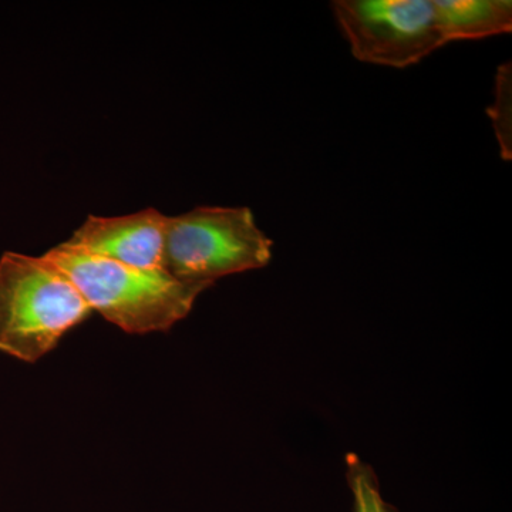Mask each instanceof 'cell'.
Listing matches in <instances>:
<instances>
[{
    "instance_id": "cell-1",
    "label": "cell",
    "mask_w": 512,
    "mask_h": 512,
    "mask_svg": "<svg viewBox=\"0 0 512 512\" xmlns=\"http://www.w3.org/2000/svg\"><path fill=\"white\" fill-rule=\"evenodd\" d=\"M45 255L72 279L92 311L133 335L173 328L210 288L178 281L165 271H148L89 255L66 242Z\"/></svg>"
},
{
    "instance_id": "cell-2",
    "label": "cell",
    "mask_w": 512,
    "mask_h": 512,
    "mask_svg": "<svg viewBox=\"0 0 512 512\" xmlns=\"http://www.w3.org/2000/svg\"><path fill=\"white\" fill-rule=\"evenodd\" d=\"M90 313L72 279L46 255L0 258V352L35 363Z\"/></svg>"
},
{
    "instance_id": "cell-3",
    "label": "cell",
    "mask_w": 512,
    "mask_h": 512,
    "mask_svg": "<svg viewBox=\"0 0 512 512\" xmlns=\"http://www.w3.org/2000/svg\"><path fill=\"white\" fill-rule=\"evenodd\" d=\"M274 241L247 207H198L165 218L163 269L187 284L265 268Z\"/></svg>"
},
{
    "instance_id": "cell-4",
    "label": "cell",
    "mask_w": 512,
    "mask_h": 512,
    "mask_svg": "<svg viewBox=\"0 0 512 512\" xmlns=\"http://www.w3.org/2000/svg\"><path fill=\"white\" fill-rule=\"evenodd\" d=\"M332 10L363 63L404 69L447 43L433 0H336Z\"/></svg>"
},
{
    "instance_id": "cell-5",
    "label": "cell",
    "mask_w": 512,
    "mask_h": 512,
    "mask_svg": "<svg viewBox=\"0 0 512 512\" xmlns=\"http://www.w3.org/2000/svg\"><path fill=\"white\" fill-rule=\"evenodd\" d=\"M165 218L154 208L121 217L90 215L66 244L123 265L164 271Z\"/></svg>"
},
{
    "instance_id": "cell-6",
    "label": "cell",
    "mask_w": 512,
    "mask_h": 512,
    "mask_svg": "<svg viewBox=\"0 0 512 512\" xmlns=\"http://www.w3.org/2000/svg\"><path fill=\"white\" fill-rule=\"evenodd\" d=\"M447 43L480 40L512 30L510 0H433Z\"/></svg>"
},
{
    "instance_id": "cell-7",
    "label": "cell",
    "mask_w": 512,
    "mask_h": 512,
    "mask_svg": "<svg viewBox=\"0 0 512 512\" xmlns=\"http://www.w3.org/2000/svg\"><path fill=\"white\" fill-rule=\"evenodd\" d=\"M346 480L353 497V512H399L387 503L372 466L357 454H346Z\"/></svg>"
},
{
    "instance_id": "cell-8",
    "label": "cell",
    "mask_w": 512,
    "mask_h": 512,
    "mask_svg": "<svg viewBox=\"0 0 512 512\" xmlns=\"http://www.w3.org/2000/svg\"><path fill=\"white\" fill-rule=\"evenodd\" d=\"M501 157L512 160V64L505 62L495 74L494 103L488 109Z\"/></svg>"
}]
</instances>
